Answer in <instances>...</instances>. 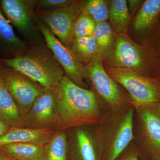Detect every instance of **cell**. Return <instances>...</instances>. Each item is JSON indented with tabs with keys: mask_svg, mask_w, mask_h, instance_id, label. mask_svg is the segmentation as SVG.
<instances>
[{
	"mask_svg": "<svg viewBox=\"0 0 160 160\" xmlns=\"http://www.w3.org/2000/svg\"><path fill=\"white\" fill-rule=\"evenodd\" d=\"M56 90L58 120L56 130L90 126L102 120L92 92L78 86L66 75Z\"/></svg>",
	"mask_w": 160,
	"mask_h": 160,
	"instance_id": "1",
	"label": "cell"
},
{
	"mask_svg": "<svg viewBox=\"0 0 160 160\" xmlns=\"http://www.w3.org/2000/svg\"><path fill=\"white\" fill-rule=\"evenodd\" d=\"M0 62L13 68L46 89L56 88L66 76L62 66L47 46L35 45Z\"/></svg>",
	"mask_w": 160,
	"mask_h": 160,
	"instance_id": "2",
	"label": "cell"
},
{
	"mask_svg": "<svg viewBox=\"0 0 160 160\" xmlns=\"http://www.w3.org/2000/svg\"><path fill=\"white\" fill-rule=\"evenodd\" d=\"M133 109L114 116L103 132L100 146L102 160H117L133 138Z\"/></svg>",
	"mask_w": 160,
	"mask_h": 160,
	"instance_id": "3",
	"label": "cell"
},
{
	"mask_svg": "<svg viewBox=\"0 0 160 160\" xmlns=\"http://www.w3.org/2000/svg\"><path fill=\"white\" fill-rule=\"evenodd\" d=\"M108 74L124 86L138 109L160 104V92L158 86L132 69L112 67Z\"/></svg>",
	"mask_w": 160,
	"mask_h": 160,
	"instance_id": "4",
	"label": "cell"
},
{
	"mask_svg": "<svg viewBox=\"0 0 160 160\" xmlns=\"http://www.w3.org/2000/svg\"><path fill=\"white\" fill-rule=\"evenodd\" d=\"M0 75L24 119L35 100L46 88L1 62Z\"/></svg>",
	"mask_w": 160,
	"mask_h": 160,
	"instance_id": "5",
	"label": "cell"
},
{
	"mask_svg": "<svg viewBox=\"0 0 160 160\" xmlns=\"http://www.w3.org/2000/svg\"><path fill=\"white\" fill-rule=\"evenodd\" d=\"M38 28L42 34L47 46L50 49L64 69L66 76L80 87L84 86V80L88 77L86 66L75 56L68 47L52 34L49 28L38 18H36Z\"/></svg>",
	"mask_w": 160,
	"mask_h": 160,
	"instance_id": "6",
	"label": "cell"
},
{
	"mask_svg": "<svg viewBox=\"0 0 160 160\" xmlns=\"http://www.w3.org/2000/svg\"><path fill=\"white\" fill-rule=\"evenodd\" d=\"M84 2L72 1L68 6L49 11H38L41 22L49 28L63 45L69 48L72 40V29L82 12Z\"/></svg>",
	"mask_w": 160,
	"mask_h": 160,
	"instance_id": "7",
	"label": "cell"
},
{
	"mask_svg": "<svg viewBox=\"0 0 160 160\" xmlns=\"http://www.w3.org/2000/svg\"><path fill=\"white\" fill-rule=\"evenodd\" d=\"M56 88L46 89L37 98L24 119L25 127L55 130L58 120Z\"/></svg>",
	"mask_w": 160,
	"mask_h": 160,
	"instance_id": "8",
	"label": "cell"
},
{
	"mask_svg": "<svg viewBox=\"0 0 160 160\" xmlns=\"http://www.w3.org/2000/svg\"><path fill=\"white\" fill-rule=\"evenodd\" d=\"M160 105L138 109L143 160H160Z\"/></svg>",
	"mask_w": 160,
	"mask_h": 160,
	"instance_id": "9",
	"label": "cell"
},
{
	"mask_svg": "<svg viewBox=\"0 0 160 160\" xmlns=\"http://www.w3.org/2000/svg\"><path fill=\"white\" fill-rule=\"evenodd\" d=\"M87 75L98 93L115 111L121 109L122 99L116 83L105 71L98 54L86 66Z\"/></svg>",
	"mask_w": 160,
	"mask_h": 160,
	"instance_id": "10",
	"label": "cell"
},
{
	"mask_svg": "<svg viewBox=\"0 0 160 160\" xmlns=\"http://www.w3.org/2000/svg\"><path fill=\"white\" fill-rule=\"evenodd\" d=\"M36 3L37 1L0 0V8L9 22L28 35L33 29V11Z\"/></svg>",
	"mask_w": 160,
	"mask_h": 160,
	"instance_id": "11",
	"label": "cell"
},
{
	"mask_svg": "<svg viewBox=\"0 0 160 160\" xmlns=\"http://www.w3.org/2000/svg\"><path fill=\"white\" fill-rule=\"evenodd\" d=\"M54 129H34L12 126L0 137V146L12 143H27L44 146L52 138Z\"/></svg>",
	"mask_w": 160,
	"mask_h": 160,
	"instance_id": "12",
	"label": "cell"
},
{
	"mask_svg": "<svg viewBox=\"0 0 160 160\" xmlns=\"http://www.w3.org/2000/svg\"><path fill=\"white\" fill-rule=\"evenodd\" d=\"M71 160H102L100 146L88 130L76 128L73 136Z\"/></svg>",
	"mask_w": 160,
	"mask_h": 160,
	"instance_id": "13",
	"label": "cell"
},
{
	"mask_svg": "<svg viewBox=\"0 0 160 160\" xmlns=\"http://www.w3.org/2000/svg\"><path fill=\"white\" fill-rule=\"evenodd\" d=\"M113 60L115 67L126 68L133 71L141 68L142 58L139 49L124 35L117 38Z\"/></svg>",
	"mask_w": 160,
	"mask_h": 160,
	"instance_id": "14",
	"label": "cell"
},
{
	"mask_svg": "<svg viewBox=\"0 0 160 160\" xmlns=\"http://www.w3.org/2000/svg\"><path fill=\"white\" fill-rule=\"evenodd\" d=\"M26 48L24 42L14 33L0 8V54L1 59H10L21 54Z\"/></svg>",
	"mask_w": 160,
	"mask_h": 160,
	"instance_id": "15",
	"label": "cell"
},
{
	"mask_svg": "<svg viewBox=\"0 0 160 160\" xmlns=\"http://www.w3.org/2000/svg\"><path fill=\"white\" fill-rule=\"evenodd\" d=\"M0 119L9 126L25 127L24 119L0 75Z\"/></svg>",
	"mask_w": 160,
	"mask_h": 160,
	"instance_id": "16",
	"label": "cell"
},
{
	"mask_svg": "<svg viewBox=\"0 0 160 160\" xmlns=\"http://www.w3.org/2000/svg\"><path fill=\"white\" fill-rule=\"evenodd\" d=\"M44 146L12 143L0 146V151L15 160H41Z\"/></svg>",
	"mask_w": 160,
	"mask_h": 160,
	"instance_id": "17",
	"label": "cell"
},
{
	"mask_svg": "<svg viewBox=\"0 0 160 160\" xmlns=\"http://www.w3.org/2000/svg\"><path fill=\"white\" fill-rule=\"evenodd\" d=\"M68 148L66 130H56L52 138L44 145L41 160H68Z\"/></svg>",
	"mask_w": 160,
	"mask_h": 160,
	"instance_id": "18",
	"label": "cell"
},
{
	"mask_svg": "<svg viewBox=\"0 0 160 160\" xmlns=\"http://www.w3.org/2000/svg\"><path fill=\"white\" fill-rule=\"evenodd\" d=\"M69 48L77 58L84 65H88L98 54L97 44L93 35L73 38Z\"/></svg>",
	"mask_w": 160,
	"mask_h": 160,
	"instance_id": "19",
	"label": "cell"
},
{
	"mask_svg": "<svg viewBox=\"0 0 160 160\" xmlns=\"http://www.w3.org/2000/svg\"><path fill=\"white\" fill-rule=\"evenodd\" d=\"M109 18L113 28L118 33L127 31L130 17L126 0H113L109 7Z\"/></svg>",
	"mask_w": 160,
	"mask_h": 160,
	"instance_id": "20",
	"label": "cell"
},
{
	"mask_svg": "<svg viewBox=\"0 0 160 160\" xmlns=\"http://www.w3.org/2000/svg\"><path fill=\"white\" fill-rule=\"evenodd\" d=\"M160 12V0H147L134 20L133 28L137 31H142L153 23Z\"/></svg>",
	"mask_w": 160,
	"mask_h": 160,
	"instance_id": "21",
	"label": "cell"
},
{
	"mask_svg": "<svg viewBox=\"0 0 160 160\" xmlns=\"http://www.w3.org/2000/svg\"><path fill=\"white\" fill-rule=\"evenodd\" d=\"M97 44L98 54H104L108 51L113 40V33L109 24L106 22L96 25L93 34Z\"/></svg>",
	"mask_w": 160,
	"mask_h": 160,
	"instance_id": "22",
	"label": "cell"
},
{
	"mask_svg": "<svg viewBox=\"0 0 160 160\" xmlns=\"http://www.w3.org/2000/svg\"><path fill=\"white\" fill-rule=\"evenodd\" d=\"M83 12L92 18L96 24L106 22L109 18V7L103 0H89L83 5Z\"/></svg>",
	"mask_w": 160,
	"mask_h": 160,
	"instance_id": "23",
	"label": "cell"
},
{
	"mask_svg": "<svg viewBox=\"0 0 160 160\" xmlns=\"http://www.w3.org/2000/svg\"><path fill=\"white\" fill-rule=\"evenodd\" d=\"M96 25L90 16L82 12L74 23L72 29V39L93 35Z\"/></svg>",
	"mask_w": 160,
	"mask_h": 160,
	"instance_id": "24",
	"label": "cell"
},
{
	"mask_svg": "<svg viewBox=\"0 0 160 160\" xmlns=\"http://www.w3.org/2000/svg\"><path fill=\"white\" fill-rule=\"evenodd\" d=\"M72 2L69 0H40L37 1L36 6L38 11H49L65 7Z\"/></svg>",
	"mask_w": 160,
	"mask_h": 160,
	"instance_id": "25",
	"label": "cell"
},
{
	"mask_svg": "<svg viewBox=\"0 0 160 160\" xmlns=\"http://www.w3.org/2000/svg\"><path fill=\"white\" fill-rule=\"evenodd\" d=\"M140 153L138 151L127 152L122 153L117 160H139Z\"/></svg>",
	"mask_w": 160,
	"mask_h": 160,
	"instance_id": "26",
	"label": "cell"
},
{
	"mask_svg": "<svg viewBox=\"0 0 160 160\" xmlns=\"http://www.w3.org/2000/svg\"><path fill=\"white\" fill-rule=\"evenodd\" d=\"M11 127L2 120L0 119V137L6 134Z\"/></svg>",
	"mask_w": 160,
	"mask_h": 160,
	"instance_id": "27",
	"label": "cell"
},
{
	"mask_svg": "<svg viewBox=\"0 0 160 160\" xmlns=\"http://www.w3.org/2000/svg\"><path fill=\"white\" fill-rule=\"evenodd\" d=\"M0 160H15L7 155L0 151Z\"/></svg>",
	"mask_w": 160,
	"mask_h": 160,
	"instance_id": "28",
	"label": "cell"
},
{
	"mask_svg": "<svg viewBox=\"0 0 160 160\" xmlns=\"http://www.w3.org/2000/svg\"></svg>",
	"mask_w": 160,
	"mask_h": 160,
	"instance_id": "29",
	"label": "cell"
},
{
	"mask_svg": "<svg viewBox=\"0 0 160 160\" xmlns=\"http://www.w3.org/2000/svg\"></svg>",
	"mask_w": 160,
	"mask_h": 160,
	"instance_id": "30",
	"label": "cell"
}]
</instances>
